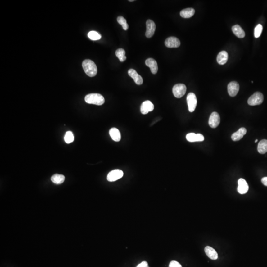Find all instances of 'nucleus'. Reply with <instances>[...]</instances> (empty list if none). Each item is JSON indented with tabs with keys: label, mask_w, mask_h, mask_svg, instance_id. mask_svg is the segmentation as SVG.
Returning a JSON list of instances; mask_svg holds the SVG:
<instances>
[{
	"label": "nucleus",
	"mask_w": 267,
	"mask_h": 267,
	"mask_svg": "<svg viewBox=\"0 0 267 267\" xmlns=\"http://www.w3.org/2000/svg\"><path fill=\"white\" fill-rule=\"evenodd\" d=\"M82 67L85 73L89 77L95 76L97 74V67L95 62L91 60H84L83 61Z\"/></svg>",
	"instance_id": "f257e3e1"
},
{
	"label": "nucleus",
	"mask_w": 267,
	"mask_h": 267,
	"mask_svg": "<svg viewBox=\"0 0 267 267\" xmlns=\"http://www.w3.org/2000/svg\"><path fill=\"white\" fill-rule=\"evenodd\" d=\"M85 101L89 104L101 106L105 103V98L100 93H92L86 95L85 97Z\"/></svg>",
	"instance_id": "f03ea898"
},
{
	"label": "nucleus",
	"mask_w": 267,
	"mask_h": 267,
	"mask_svg": "<svg viewBox=\"0 0 267 267\" xmlns=\"http://www.w3.org/2000/svg\"><path fill=\"white\" fill-rule=\"evenodd\" d=\"M264 101V96L260 92H256L253 94L248 100V105L251 106L261 105Z\"/></svg>",
	"instance_id": "7ed1b4c3"
},
{
	"label": "nucleus",
	"mask_w": 267,
	"mask_h": 267,
	"mask_svg": "<svg viewBox=\"0 0 267 267\" xmlns=\"http://www.w3.org/2000/svg\"><path fill=\"white\" fill-rule=\"evenodd\" d=\"M172 91L175 97L181 98L185 95L187 91V87L185 84H176L173 88Z\"/></svg>",
	"instance_id": "20e7f679"
},
{
	"label": "nucleus",
	"mask_w": 267,
	"mask_h": 267,
	"mask_svg": "<svg viewBox=\"0 0 267 267\" xmlns=\"http://www.w3.org/2000/svg\"><path fill=\"white\" fill-rule=\"evenodd\" d=\"M187 103L188 105V111L191 112L194 111L197 106V97L193 93H188L187 97Z\"/></svg>",
	"instance_id": "39448f33"
},
{
	"label": "nucleus",
	"mask_w": 267,
	"mask_h": 267,
	"mask_svg": "<svg viewBox=\"0 0 267 267\" xmlns=\"http://www.w3.org/2000/svg\"><path fill=\"white\" fill-rule=\"evenodd\" d=\"M123 175L124 173L121 170L115 169L112 170L108 174L107 176V179L111 182H115L122 178Z\"/></svg>",
	"instance_id": "423d86ee"
},
{
	"label": "nucleus",
	"mask_w": 267,
	"mask_h": 267,
	"mask_svg": "<svg viewBox=\"0 0 267 267\" xmlns=\"http://www.w3.org/2000/svg\"><path fill=\"white\" fill-rule=\"evenodd\" d=\"M147 25V31L146 32V36L147 38H150L153 36L154 32L156 31V24L153 21L148 20L146 22Z\"/></svg>",
	"instance_id": "0eeeda50"
},
{
	"label": "nucleus",
	"mask_w": 267,
	"mask_h": 267,
	"mask_svg": "<svg viewBox=\"0 0 267 267\" xmlns=\"http://www.w3.org/2000/svg\"><path fill=\"white\" fill-rule=\"evenodd\" d=\"M239 90V85L238 83L236 81H232L229 83L228 86V91L229 96L232 97H235L238 93Z\"/></svg>",
	"instance_id": "6e6552de"
},
{
	"label": "nucleus",
	"mask_w": 267,
	"mask_h": 267,
	"mask_svg": "<svg viewBox=\"0 0 267 267\" xmlns=\"http://www.w3.org/2000/svg\"><path fill=\"white\" fill-rule=\"evenodd\" d=\"M220 123V117L219 114L213 112L211 114L209 119V125L212 128L217 127Z\"/></svg>",
	"instance_id": "1a4fd4ad"
},
{
	"label": "nucleus",
	"mask_w": 267,
	"mask_h": 267,
	"mask_svg": "<svg viewBox=\"0 0 267 267\" xmlns=\"http://www.w3.org/2000/svg\"><path fill=\"white\" fill-rule=\"evenodd\" d=\"M165 45L167 47L172 48L180 47L181 42L179 39L175 37H170L165 40Z\"/></svg>",
	"instance_id": "9d476101"
},
{
	"label": "nucleus",
	"mask_w": 267,
	"mask_h": 267,
	"mask_svg": "<svg viewBox=\"0 0 267 267\" xmlns=\"http://www.w3.org/2000/svg\"><path fill=\"white\" fill-rule=\"evenodd\" d=\"M154 109V105L151 101H146L143 102L141 106V112L143 114H147Z\"/></svg>",
	"instance_id": "9b49d317"
},
{
	"label": "nucleus",
	"mask_w": 267,
	"mask_h": 267,
	"mask_svg": "<svg viewBox=\"0 0 267 267\" xmlns=\"http://www.w3.org/2000/svg\"><path fill=\"white\" fill-rule=\"evenodd\" d=\"M186 138L189 142H202L204 140V136L200 134L193 133H191L187 134Z\"/></svg>",
	"instance_id": "f8f14e48"
},
{
	"label": "nucleus",
	"mask_w": 267,
	"mask_h": 267,
	"mask_svg": "<svg viewBox=\"0 0 267 267\" xmlns=\"http://www.w3.org/2000/svg\"><path fill=\"white\" fill-rule=\"evenodd\" d=\"M128 75L133 79L136 84L141 85L143 84V79L142 77L137 72L135 69H129L128 72Z\"/></svg>",
	"instance_id": "ddd939ff"
},
{
	"label": "nucleus",
	"mask_w": 267,
	"mask_h": 267,
	"mask_svg": "<svg viewBox=\"0 0 267 267\" xmlns=\"http://www.w3.org/2000/svg\"><path fill=\"white\" fill-rule=\"evenodd\" d=\"M238 191L240 194H243L247 193L249 189V187L247 181L243 179H240L238 181Z\"/></svg>",
	"instance_id": "4468645a"
},
{
	"label": "nucleus",
	"mask_w": 267,
	"mask_h": 267,
	"mask_svg": "<svg viewBox=\"0 0 267 267\" xmlns=\"http://www.w3.org/2000/svg\"><path fill=\"white\" fill-rule=\"evenodd\" d=\"M146 66L151 68V72L153 74H156L158 71V66L156 60L153 58H147L146 61Z\"/></svg>",
	"instance_id": "2eb2a0df"
},
{
	"label": "nucleus",
	"mask_w": 267,
	"mask_h": 267,
	"mask_svg": "<svg viewBox=\"0 0 267 267\" xmlns=\"http://www.w3.org/2000/svg\"><path fill=\"white\" fill-rule=\"evenodd\" d=\"M247 129L245 128H241L238 131L232 134L231 138L233 141H239L242 138L243 136L247 133Z\"/></svg>",
	"instance_id": "dca6fc26"
},
{
	"label": "nucleus",
	"mask_w": 267,
	"mask_h": 267,
	"mask_svg": "<svg viewBox=\"0 0 267 267\" xmlns=\"http://www.w3.org/2000/svg\"><path fill=\"white\" fill-rule=\"evenodd\" d=\"M204 251H205V253L206 254L207 256L211 259L212 260H215L217 259L218 258V255L216 250L213 248L211 247H205L204 248Z\"/></svg>",
	"instance_id": "f3484780"
},
{
	"label": "nucleus",
	"mask_w": 267,
	"mask_h": 267,
	"mask_svg": "<svg viewBox=\"0 0 267 267\" xmlns=\"http://www.w3.org/2000/svg\"><path fill=\"white\" fill-rule=\"evenodd\" d=\"M228 60V53L225 51L219 52L217 57L218 63L220 65H225Z\"/></svg>",
	"instance_id": "a211bd4d"
},
{
	"label": "nucleus",
	"mask_w": 267,
	"mask_h": 267,
	"mask_svg": "<svg viewBox=\"0 0 267 267\" xmlns=\"http://www.w3.org/2000/svg\"><path fill=\"white\" fill-rule=\"evenodd\" d=\"M109 133L112 139L115 142H118L120 141L121 138V136L120 131L118 129H117L116 128H111V130H109Z\"/></svg>",
	"instance_id": "6ab92c4d"
},
{
	"label": "nucleus",
	"mask_w": 267,
	"mask_h": 267,
	"mask_svg": "<svg viewBox=\"0 0 267 267\" xmlns=\"http://www.w3.org/2000/svg\"><path fill=\"white\" fill-rule=\"evenodd\" d=\"M232 31L233 32L234 35L238 38H243L245 37V32L238 25H235L232 27Z\"/></svg>",
	"instance_id": "aec40b11"
},
{
	"label": "nucleus",
	"mask_w": 267,
	"mask_h": 267,
	"mask_svg": "<svg viewBox=\"0 0 267 267\" xmlns=\"http://www.w3.org/2000/svg\"><path fill=\"white\" fill-rule=\"evenodd\" d=\"M195 13V10L192 8H187L182 10L180 16L183 18H188L192 17Z\"/></svg>",
	"instance_id": "412c9836"
},
{
	"label": "nucleus",
	"mask_w": 267,
	"mask_h": 267,
	"mask_svg": "<svg viewBox=\"0 0 267 267\" xmlns=\"http://www.w3.org/2000/svg\"><path fill=\"white\" fill-rule=\"evenodd\" d=\"M259 153L265 154L267 152V140H262L259 143L257 147Z\"/></svg>",
	"instance_id": "4be33fe9"
},
{
	"label": "nucleus",
	"mask_w": 267,
	"mask_h": 267,
	"mask_svg": "<svg viewBox=\"0 0 267 267\" xmlns=\"http://www.w3.org/2000/svg\"><path fill=\"white\" fill-rule=\"evenodd\" d=\"M65 180V177L63 175L56 174L51 177V181L56 184H61L63 183Z\"/></svg>",
	"instance_id": "5701e85b"
},
{
	"label": "nucleus",
	"mask_w": 267,
	"mask_h": 267,
	"mask_svg": "<svg viewBox=\"0 0 267 267\" xmlns=\"http://www.w3.org/2000/svg\"><path fill=\"white\" fill-rule=\"evenodd\" d=\"M126 52L124 49H118L116 51L115 55L117 57L119 58L121 62H123L126 60V57L125 56Z\"/></svg>",
	"instance_id": "b1692460"
},
{
	"label": "nucleus",
	"mask_w": 267,
	"mask_h": 267,
	"mask_svg": "<svg viewBox=\"0 0 267 267\" xmlns=\"http://www.w3.org/2000/svg\"><path fill=\"white\" fill-rule=\"evenodd\" d=\"M117 22L122 26L124 30H127L129 28V25L127 23V21L125 18L122 16H119L117 18Z\"/></svg>",
	"instance_id": "393cba45"
},
{
	"label": "nucleus",
	"mask_w": 267,
	"mask_h": 267,
	"mask_svg": "<svg viewBox=\"0 0 267 267\" xmlns=\"http://www.w3.org/2000/svg\"><path fill=\"white\" fill-rule=\"evenodd\" d=\"M88 37L92 40H100L102 38V36L100 33H98L97 32L95 31H92L89 32L88 34Z\"/></svg>",
	"instance_id": "a878e982"
},
{
	"label": "nucleus",
	"mask_w": 267,
	"mask_h": 267,
	"mask_svg": "<svg viewBox=\"0 0 267 267\" xmlns=\"http://www.w3.org/2000/svg\"><path fill=\"white\" fill-rule=\"evenodd\" d=\"M74 138L72 132L71 131L67 132L65 136V141L67 143H70L74 141Z\"/></svg>",
	"instance_id": "bb28decb"
},
{
	"label": "nucleus",
	"mask_w": 267,
	"mask_h": 267,
	"mask_svg": "<svg viewBox=\"0 0 267 267\" xmlns=\"http://www.w3.org/2000/svg\"><path fill=\"white\" fill-rule=\"evenodd\" d=\"M263 30V26L261 25H258L256 26L254 30V36L255 38H259L261 36V33Z\"/></svg>",
	"instance_id": "cd10ccee"
},
{
	"label": "nucleus",
	"mask_w": 267,
	"mask_h": 267,
	"mask_svg": "<svg viewBox=\"0 0 267 267\" xmlns=\"http://www.w3.org/2000/svg\"><path fill=\"white\" fill-rule=\"evenodd\" d=\"M169 267H182L179 263L176 261H172L169 264Z\"/></svg>",
	"instance_id": "c85d7f7f"
},
{
	"label": "nucleus",
	"mask_w": 267,
	"mask_h": 267,
	"mask_svg": "<svg viewBox=\"0 0 267 267\" xmlns=\"http://www.w3.org/2000/svg\"><path fill=\"white\" fill-rule=\"evenodd\" d=\"M137 267H148V263L146 261H143L140 264H138Z\"/></svg>",
	"instance_id": "c756f323"
},
{
	"label": "nucleus",
	"mask_w": 267,
	"mask_h": 267,
	"mask_svg": "<svg viewBox=\"0 0 267 267\" xmlns=\"http://www.w3.org/2000/svg\"><path fill=\"white\" fill-rule=\"evenodd\" d=\"M261 182H262L264 185H265V186H267V177L263 178L262 179V180H261Z\"/></svg>",
	"instance_id": "7c9ffc66"
},
{
	"label": "nucleus",
	"mask_w": 267,
	"mask_h": 267,
	"mask_svg": "<svg viewBox=\"0 0 267 267\" xmlns=\"http://www.w3.org/2000/svg\"><path fill=\"white\" fill-rule=\"evenodd\" d=\"M258 141V140H257V139H256V140H255V143H256Z\"/></svg>",
	"instance_id": "2f4dec72"
},
{
	"label": "nucleus",
	"mask_w": 267,
	"mask_h": 267,
	"mask_svg": "<svg viewBox=\"0 0 267 267\" xmlns=\"http://www.w3.org/2000/svg\"><path fill=\"white\" fill-rule=\"evenodd\" d=\"M130 1V2H134V0H130V1Z\"/></svg>",
	"instance_id": "473e14b6"
}]
</instances>
